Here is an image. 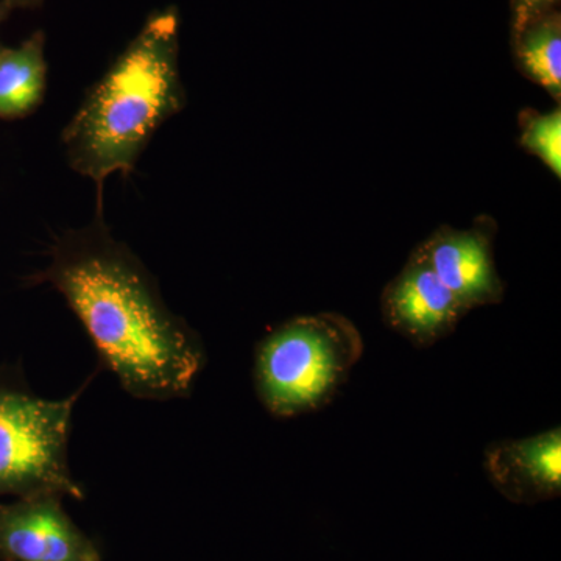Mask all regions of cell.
Listing matches in <instances>:
<instances>
[{
    "instance_id": "6da1fadb",
    "label": "cell",
    "mask_w": 561,
    "mask_h": 561,
    "mask_svg": "<svg viewBox=\"0 0 561 561\" xmlns=\"http://www.w3.org/2000/svg\"><path fill=\"white\" fill-rule=\"evenodd\" d=\"M31 284L60 291L128 394L147 401L190 397L206 364L201 335L168 308L153 275L114 239L103 214L60 236Z\"/></svg>"
},
{
    "instance_id": "5b68a950",
    "label": "cell",
    "mask_w": 561,
    "mask_h": 561,
    "mask_svg": "<svg viewBox=\"0 0 561 561\" xmlns=\"http://www.w3.org/2000/svg\"><path fill=\"white\" fill-rule=\"evenodd\" d=\"M58 494L0 504V560L102 561L94 541L70 519Z\"/></svg>"
},
{
    "instance_id": "3957f363",
    "label": "cell",
    "mask_w": 561,
    "mask_h": 561,
    "mask_svg": "<svg viewBox=\"0 0 561 561\" xmlns=\"http://www.w3.org/2000/svg\"><path fill=\"white\" fill-rule=\"evenodd\" d=\"M365 345L356 324L335 312L295 317L268 332L254 354V387L265 411L294 419L330 404Z\"/></svg>"
},
{
    "instance_id": "30bf717a",
    "label": "cell",
    "mask_w": 561,
    "mask_h": 561,
    "mask_svg": "<svg viewBox=\"0 0 561 561\" xmlns=\"http://www.w3.org/2000/svg\"><path fill=\"white\" fill-rule=\"evenodd\" d=\"M516 68L545 88L557 103L561 99V16L546 11L512 35Z\"/></svg>"
},
{
    "instance_id": "ba28073f",
    "label": "cell",
    "mask_w": 561,
    "mask_h": 561,
    "mask_svg": "<svg viewBox=\"0 0 561 561\" xmlns=\"http://www.w3.org/2000/svg\"><path fill=\"white\" fill-rule=\"evenodd\" d=\"M483 468L505 500L537 504L561 493V430L553 427L526 438L491 443Z\"/></svg>"
},
{
    "instance_id": "5bb4252c",
    "label": "cell",
    "mask_w": 561,
    "mask_h": 561,
    "mask_svg": "<svg viewBox=\"0 0 561 561\" xmlns=\"http://www.w3.org/2000/svg\"><path fill=\"white\" fill-rule=\"evenodd\" d=\"M9 11H10V10H9V9H7L5 3L0 2V22H2V21H3V18H5V16H7V13H9ZM2 49H3V47H2V46H0V50H2Z\"/></svg>"
},
{
    "instance_id": "9c48e42d",
    "label": "cell",
    "mask_w": 561,
    "mask_h": 561,
    "mask_svg": "<svg viewBox=\"0 0 561 561\" xmlns=\"http://www.w3.org/2000/svg\"><path fill=\"white\" fill-rule=\"evenodd\" d=\"M43 32L18 47L0 50V119L31 116L43 105L47 90V62Z\"/></svg>"
},
{
    "instance_id": "8fae6325",
    "label": "cell",
    "mask_w": 561,
    "mask_h": 561,
    "mask_svg": "<svg viewBox=\"0 0 561 561\" xmlns=\"http://www.w3.org/2000/svg\"><path fill=\"white\" fill-rule=\"evenodd\" d=\"M519 146L551 169L557 179L561 176V110L540 113L526 108L519 113Z\"/></svg>"
},
{
    "instance_id": "7a4b0ae2",
    "label": "cell",
    "mask_w": 561,
    "mask_h": 561,
    "mask_svg": "<svg viewBox=\"0 0 561 561\" xmlns=\"http://www.w3.org/2000/svg\"><path fill=\"white\" fill-rule=\"evenodd\" d=\"M186 103L179 11H158L92 84L61 131L70 169L95 184V214H103L105 181L113 173L130 176L157 131Z\"/></svg>"
},
{
    "instance_id": "52a82bcc",
    "label": "cell",
    "mask_w": 561,
    "mask_h": 561,
    "mask_svg": "<svg viewBox=\"0 0 561 561\" xmlns=\"http://www.w3.org/2000/svg\"><path fill=\"white\" fill-rule=\"evenodd\" d=\"M383 323L419 348L456 331L468 309L413 253L381 295Z\"/></svg>"
},
{
    "instance_id": "277c9868",
    "label": "cell",
    "mask_w": 561,
    "mask_h": 561,
    "mask_svg": "<svg viewBox=\"0 0 561 561\" xmlns=\"http://www.w3.org/2000/svg\"><path fill=\"white\" fill-rule=\"evenodd\" d=\"M80 391L44 400L16 375L0 371V497L58 494L83 500L69 468L68 443Z\"/></svg>"
},
{
    "instance_id": "7c38bea8",
    "label": "cell",
    "mask_w": 561,
    "mask_h": 561,
    "mask_svg": "<svg viewBox=\"0 0 561 561\" xmlns=\"http://www.w3.org/2000/svg\"><path fill=\"white\" fill-rule=\"evenodd\" d=\"M559 2L560 0H512V35L522 31L534 18L556 10Z\"/></svg>"
},
{
    "instance_id": "8992f818",
    "label": "cell",
    "mask_w": 561,
    "mask_h": 561,
    "mask_svg": "<svg viewBox=\"0 0 561 561\" xmlns=\"http://www.w3.org/2000/svg\"><path fill=\"white\" fill-rule=\"evenodd\" d=\"M494 221H476L470 230L442 225L413 253L471 312L504 300L505 283L494 262Z\"/></svg>"
},
{
    "instance_id": "4fadbf2b",
    "label": "cell",
    "mask_w": 561,
    "mask_h": 561,
    "mask_svg": "<svg viewBox=\"0 0 561 561\" xmlns=\"http://www.w3.org/2000/svg\"><path fill=\"white\" fill-rule=\"evenodd\" d=\"M5 3L7 9H32V7L38 5L41 0H2Z\"/></svg>"
},
{
    "instance_id": "9a60e30c",
    "label": "cell",
    "mask_w": 561,
    "mask_h": 561,
    "mask_svg": "<svg viewBox=\"0 0 561 561\" xmlns=\"http://www.w3.org/2000/svg\"><path fill=\"white\" fill-rule=\"evenodd\" d=\"M0 561H5V560H0Z\"/></svg>"
}]
</instances>
